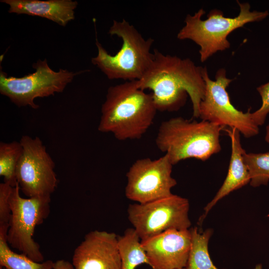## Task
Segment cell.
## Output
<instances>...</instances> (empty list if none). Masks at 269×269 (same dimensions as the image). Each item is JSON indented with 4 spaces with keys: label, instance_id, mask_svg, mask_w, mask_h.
Wrapping results in <instances>:
<instances>
[{
    "label": "cell",
    "instance_id": "obj_15",
    "mask_svg": "<svg viewBox=\"0 0 269 269\" xmlns=\"http://www.w3.org/2000/svg\"><path fill=\"white\" fill-rule=\"evenodd\" d=\"M9 5L8 12L38 16L65 26L75 18L78 2L72 0H1Z\"/></svg>",
    "mask_w": 269,
    "mask_h": 269
},
{
    "label": "cell",
    "instance_id": "obj_4",
    "mask_svg": "<svg viewBox=\"0 0 269 269\" xmlns=\"http://www.w3.org/2000/svg\"><path fill=\"white\" fill-rule=\"evenodd\" d=\"M109 33L122 39L121 48L115 55H111L96 38L98 53L92 58V64L110 80L131 81L140 79L153 60L154 55L151 48L154 39L144 38L125 19L114 20Z\"/></svg>",
    "mask_w": 269,
    "mask_h": 269
},
{
    "label": "cell",
    "instance_id": "obj_13",
    "mask_svg": "<svg viewBox=\"0 0 269 269\" xmlns=\"http://www.w3.org/2000/svg\"><path fill=\"white\" fill-rule=\"evenodd\" d=\"M190 229L169 230L141 241L152 269H185L191 246Z\"/></svg>",
    "mask_w": 269,
    "mask_h": 269
},
{
    "label": "cell",
    "instance_id": "obj_6",
    "mask_svg": "<svg viewBox=\"0 0 269 269\" xmlns=\"http://www.w3.org/2000/svg\"><path fill=\"white\" fill-rule=\"evenodd\" d=\"M17 183L13 187L10 198L11 211L7 232L9 246L36 262L44 257L39 244L33 239L36 227L41 224L50 213L51 199L23 198Z\"/></svg>",
    "mask_w": 269,
    "mask_h": 269
},
{
    "label": "cell",
    "instance_id": "obj_11",
    "mask_svg": "<svg viewBox=\"0 0 269 269\" xmlns=\"http://www.w3.org/2000/svg\"><path fill=\"white\" fill-rule=\"evenodd\" d=\"M173 165L166 154L154 160L148 157L136 160L126 174L127 198L145 203L171 195V189L177 184L171 175Z\"/></svg>",
    "mask_w": 269,
    "mask_h": 269
},
{
    "label": "cell",
    "instance_id": "obj_10",
    "mask_svg": "<svg viewBox=\"0 0 269 269\" xmlns=\"http://www.w3.org/2000/svg\"><path fill=\"white\" fill-rule=\"evenodd\" d=\"M224 69L218 70L216 80L210 79L206 67L202 75L206 85L204 98L199 106V117L203 121L237 129L246 138L259 132L250 109L246 113L237 110L232 104L226 90L232 79L226 77Z\"/></svg>",
    "mask_w": 269,
    "mask_h": 269
},
{
    "label": "cell",
    "instance_id": "obj_21",
    "mask_svg": "<svg viewBox=\"0 0 269 269\" xmlns=\"http://www.w3.org/2000/svg\"><path fill=\"white\" fill-rule=\"evenodd\" d=\"M13 187L7 182L0 183V226L8 225L11 214L9 198Z\"/></svg>",
    "mask_w": 269,
    "mask_h": 269
},
{
    "label": "cell",
    "instance_id": "obj_3",
    "mask_svg": "<svg viewBox=\"0 0 269 269\" xmlns=\"http://www.w3.org/2000/svg\"><path fill=\"white\" fill-rule=\"evenodd\" d=\"M225 128L203 120L173 118L161 123L155 144L173 165L191 158L205 161L221 150L220 135Z\"/></svg>",
    "mask_w": 269,
    "mask_h": 269
},
{
    "label": "cell",
    "instance_id": "obj_22",
    "mask_svg": "<svg viewBox=\"0 0 269 269\" xmlns=\"http://www.w3.org/2000/svg\"><path fill=\"white\" fill-rule=\"evenodd\" d=\"M257 89L261 97L262 104L258 110L251 113V115L255 123L260 126L264 124L269 113V82L261 85Z\"/></svg>",
    "mask_w": 269,
    "mask_h": 269
},
{
    "label": "cell",
    "instance_id": "obj_24",
    "mask_svg": "<svg viewBox=\"0 0 269 269\" xmlns=\"http://www.w3.org/2000/svg\"><path fill=\"white\" fill-rule=\"evenodd\" d=\"M265 140L267 142L269 143V125L267 126L266 127Z\"/></svg>",
    "mask_w": 269,
    "mask_h": 269
},
{
    "label": "cell",
    "instance_id": "obj_19",
    "mask_svg": "<svg viewBox=\"0 0 269 269\" xmlns=\"http://www.w3.org/2000/svg\"><path fill=\"white\" fill-rule=\"evenodd\" d=\"M22 154L20 141L0 143V176L12 186L17 183L16 170Z\"/></svg>",
    "mask_w": 269,
    "mask_h": 269
},
{
    "label": "cell",
    "instance_id": "obj_7",
    "mask_svg": "<svg viewBox=\"0 0 269 269\" xmlns=\"http://www.w3.org/2000/svg\"><path fill=\"white\" fill-rule=\"evenodd\" d=\"M32 67L35 69L34 72L20 78L7 77L0 70V93L18 107L38 109L35 99L62 92L79 73L66 69L54 71L48 66L46 59L38 60Z\"/></svg>",
    "mask_w": 269,
    "mask_h": 269
},
{
    "label": "cell",
    "instance_id": "obj_9",
    "mask_svg": "<svg viewBox=\"0 0 269 269\" xmlns=\"http://www.w3.org/2000/svg\"><path fill=\"white\" fill-rule=\"evenodd\" d=\"M22 154L16 170L20 190L28 198H50L58 185L55 163L40 138L23 135Z\"/></svg>",
    "mask_w": 269,
    "mask_h": 269
},
{
    "label": "cell",
    "instance_id": "obj_12",
    "mask_svg": "<svg viewBox=\"0 0 269 269\" xmlns=\"http://www.w3.org/2000/svg\"><path fill=\"white\" fill-rule=\"evenodd\" d=\"M75 269H121L118 236L105 231H92L74 250Z\"/></svg>",
    "mask_w": 269,
    "mask_h": 269
},
{
    "label": "cell",
    "instance_id": "obj_18",
    "mask_svg": "<svg viewBox=\"0 0 269 269\" xmlns=\"http://www.w3.org/2000/svg\"><path fill=\"white\" fill-rule=\"evenodd\" d=\"M190 231L191 246L185 269H219L214 265L208 251L213 230L208 229L201 232L195 227L190 229Z\"/></svg>",
    "mask_w": 269,
    "mask_h": 269
},
{
    "label": "cell",
    "instance_id": "obj_17",
    "mask_svg": "<svg viewBox=\"0 0 269 269\" xmlns=\"http://www.w3.org/2000/svg\"><path fill=\"white\" fill-rule=\"evenodd\" d=\"M8 225L0 226V266L4 269H53L54 262H36L23 254L12 251L7 241Z\"/></svg>",
    "mask_w": 269,
    "mask_h": 269
},
{
    "label": "cell",
    "instance_id": "obj_14",
    "mask_svg": "<svg viewBox=\"0 0 269 269\" xmlns=\"http://www.w3.org/2000/svg\"><path fill=\"white\" fill-rule=\"evenodd\" d=\"M224 131L231 141V155L228 173L216 195L205 207L204 213L199 219L200 223L203 221L210 210L219 200L250 182L249 171L244 160L246 151L241 145L240 132L235 128L229 127H226Z\"/></svg>",
    "mask_w": 269,
    "mask_h": 269
},
{
    "label": "cell",
    "instance_id": "obj_23",
    "mask_svg": "<svg viewBox=\"0 0 269 269\" xmlns=\"http://www.w3.org/2000/svg\"><path fill=\"white\" fill-rule=\"evenodd\" d=\"M53 269H75L72 264L64 260H59L54 262Z\"/></svg>",
    "mask_w": 269,
    "mask_h": 269
},
{
    "label": "cell",
    "instance_id": "obj_27",
    "mask_svg": "<svg viewBox=\"0 0 269 269\" xmlns=\"http://www.w3.org/2000/svg\"></svg>",
    "mask_w": 269,
    "mask_h": 269
},
{
    "label": "cell",
    "instance_id": "obj_8",
    "mask_svg": "<svg viewBox=\"0 0 269 269\" xmlns=\"http://www.w3.org/2000/svg\"><path fill=\"white\" fill-rule=\"evenodd\" d=\"M189 210L187 199L172 194L145 203L130 204L128 219L144 241L169 230L189 229Z\"/></svg>",
    "mask_w": 269,
    "mask_h": 269
},
{
    "label": "cell",
    "instance_id": "obj_16",
    "mask_svg": "<svg viewBox=\"0 0 269 269\" xmlns=\"http://www.w3.org/2000/svg\"><path fill=\"white\" fill-rule=\"evenodd\" d=\"M118 246L121 269H135L143 264L150 267L141 240L134 228L127 229L123 236H118Z\"/></svg>",
    "mask_w": 269,
    "mask_h": 269
},
{
    "label": "cell",
    "instance_id": "obj_2",
    "mask_svg": "<svg viewBox=\"0 0 269 269\" xmlns=\"http://www.w3.org/2000/svg\"><path fill=\"white\" fill-rule=\"evenodd\" d=\"M157 109L151 94L137 80L110 86L101 107L98 130L119 140L141 138L152 125Z\"/></svg>",
    "mask_w": 269,
    "mask_h": 269
},
{
    "label": "cell",
    "instance_id": "obj_20",
    "mask_svg": "<svg viewBox=\"0 0 269 269\" xmlns=\"http://www.w3.org/2000/svg\"><path fill=\"white\" fill-rule=\"evenodd\" d=\"M244 160L249 171L250 185L254 187L267 185L269 181V152L244 154Z\"/></svg>",
    "mask_w": 269,
    "mask_h": 269
},
{
    "label": "cell",
    "instance_id": "obj_5",
    "mask_svg": "<svg viewBox=\"0 0 269 269\" xmlns=\"http://www.w3.org/2000/svg\"><path fill=\"white\" fill-rule=\"evenodd\" d=\"M240 7L239 14L234 17L224 16L220 10L213 9L207 15V19L201 17L205 11L199 9L194 15L187 14L185 25L179 30L177 37L180 40L190 39L198 45L200 49V60L204 62L213 54L230 47L227 40L229 34L249 22L259 21L269 15L268 10L251 11L248 2L237 1Z\"/></svg>",
    "mask_w": 269,
    "mask_h": 269
},
{
    "label": "cell",
    "instance_id": "obj_25",
    "mask_svg": "<svg viewBox=\"0 0 269 269\" xmlns=\"http://www.w3.org/2000/svg\"><path fill=\"white\" fill-rule=\"evenodd\" d=\"M253 269H262V266L261 264H258L256 266L255 268Z\"/></svg>",
    "mask_w": 269,
    "mask_h": 269
},
{
    "label": "cell",
    "instance_id": "obj_26",
    "mask_svg": "<svg viewBox=\"0 0 269 269\" xmlns=\"http://www.w3.org/2000/svg\"><path fill=\"white\" fill-rule=\"evenodd\" d=\"M0 269H4L0 267Z\"/></svg>",
    "mask_w": 269,
    "mask_h": 269
},
{
    "label": "cell",
    "instance_id": "obj_1",
    "mask_svg": "<svg viewBox=\"0 0 269 269\" xmlns=\"http://www.w3.org/2000/svg\"><path fill=\"white\" fill-rule=\"evenodd\" d=\"M147 70L139 80L138 87L151 91L157 111H178L185 104L188 95L191 100L193 116L199 117V106L203 100L206 85L203 67L189 58L164 54L157 49Z\"/></svg>",
    "mask_w": 269,
    "mask_h": 269
}]
</instances>
